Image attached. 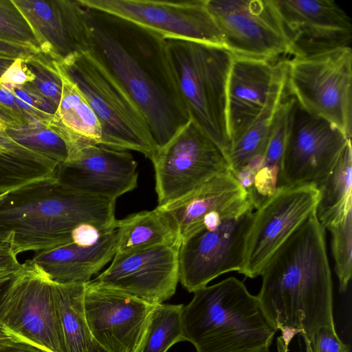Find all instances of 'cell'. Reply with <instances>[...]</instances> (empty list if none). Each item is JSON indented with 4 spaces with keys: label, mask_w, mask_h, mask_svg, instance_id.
Listing matches in <instances>:
<instances>
[{
    "label": "cell",
    "mask_w": 352,
    "mask_h": 352,
    "mask_svg": "<svg viewBox=\"0 0 352 352\" xmlns=\"http://www.w3.org/2000/svg\"><path fill=\"white\" fill-rule=\"evenodd\" d=\"M83 6L113 14L164 38L223 46V37L207 0H79Z\"/></svg>",
    "instance_id": "obj_14"
},
{
    "label": "cell",
    "mask_w": 352,
    "mask_h": 352,
    "mask_svg": "<svg viewBox=\"0 0 352 352\" xmlns=\"http://www.w3.org/2000/svg\"><path fill=\"white\" fill-rule=\"evenodd\" d=\"M40 49L61 62L87 46L84 6L78 1H12Z\"/></svg>",
    "instance_id": "obj_20"
},
{
    "label": "cell",
    "mask_w": 352,
    "mask_h": 352,
    "mask_svg": "<svg viewBox=\"0 0 352 352\" xmlns=\"http://www.w3.org/2000/svg\"><path fill=\"white\" fill-rule=\"evenodd\" d=\"M115 200L78 192L57 180L2 197L0 232L10 234L17 256L46 252L73 243L72 232L81 225L115 229Z\"/></svg>",
    "instance_id": "obj_3"
},
{
    "label": "cell",
    "mask_w": 352,
    "mask_h": 352,
    "mask_svg": "<svg viewBox=\"0 0 352 352\" xmlns=\"http://www.w3.org/2000/svg\"><path fill=\"white\" fill-rule=\"evenodd\" d=\"M83 6L84 52L126 92L146 120L157 148L162 146L190 119L173 74L165 38Z\"/></svg>",
    "instance_id": "obj_1"
},
{
    "label": "cell",
    "mask_w": 352,
    "mask_h": 352,
    "mask_svg": "<svg viewBox=\"0 0 352 352\" xmlns=\"http://www.w3.org/2000/svg\"><path fill=\"white\" fill-rule=\"evenodd\" d=\"M11 337L8 331L0 324V340Z\"/></svg>",
    "instance_id": "obj_46"
},
{
    "label": "cell",
    "mask_w": 352,
    "mask_h": 352,
    "mask_svg": "<svg viewBox=\"0 0 352 352\" xmlns=\"http://www.w3.org/2000/svg\"><path fill=\"white\" fill-rule=\"evenodd\" d=\"M117 230L103 234L88 245L68 244L34 254L31 260L58 284H85L114 256Z\"/></svg>",
    "instance_id": "obj_21"
},
{
    "label": "cell",
    "mask_w": 352,
    "mask_h": 352,
    "mask_svg": "<svg viewBox=\"0 0 352 352\" xmlns=\"http://www.w3.org/2000/svg\"><path fill=\"white\" fill-rule=\"evenodd\" d=\"M320 199L314 184L281 186L255 211L240 274L261 276L275 252L314 212Z\"/></svg>",
    "instance_id": "obj_12"
},
{
    "label": "cell",
    "mask_w": 352,
    "mask_h": 352,
    "mask_svg": "<svg viewBox=\"0 0 352 352\" xmlns=\"http://www.w3.org/2000/svg\"><path fill=\"white\" fill-rule=\"evenodd\" d=\"M85 284L54 282L56 304L67 352L91 351L93 338L84 307Z\"/></svg>",
    "instance_id": "obj_26"
},
{
    "label": "cell",
    "mask_w": 352,
    "mask_h": 352,
    "mask_svg": "<svg viewBox=\"0 0 352 352\" xmlns=\"http://www.w3.org/2000/svg\"><path fill=\"white\" fill-rule=\"evenodd\" d=\"M21 265L15 267L0 268V302L11 280Z\"/></svg>",
    "instance_id": "obj_39"
},
{
    "label": "cell",
    "mask_w": 352,
    "mask_h": 352,
    "mask_svg": "<svg viewBox=\"0 0 352 352\" xmlns=\"http://www.w3.org/2000/svg\"><path fill=\"white\" fill-rule=\"evenodd\" d=\"M0 324L12 337L49 352H67L54 282L31 259L21 263L3 296Z\"/></svg>",
    "instance_id": "obj_8"
},
{
    "label": "cell",
    "mask_w": 352,
    "mask_h": 352,
    "mask_svg": "<svg viewBox=\"0 0 352 352\" xmlns=\"http://www.w3.org/2000/svg\"><path fill=\"white\" fill-rule=\"evenodd\" d=\"M232 174L246 192L253 188L256 175L253 171L246 167H243Z\"/></svg>",
    "instance_id": "obj_37"
},
{
    "label": "cell",
    "mask_w": 352,
    "mask_h": 352,
    "mask_svg": "<svg viewBox=\"0 0 352 352\" xmlns=\"http://www.w3.org/2000/svg\"><path fill=\"white\" fill-rule=\"evenodd\" d=\"M41 50L38 47L12 42L0 38V54L16 58L27 60L37 54Z\"/></svg>",
    "instance_id": "obj_35"
},
{
    "label": "cell",
    "mask_w": 352,
    "mask_h": 352,
    "mask_svg": "<svg viewBox=\"0 0 352 352\" xmlns=\"http://www.w3.org/2000/svg\"><path fill=\"white\" fill-rule=\"evenodd\" d=\"M54 64L62 83L54 121L69 132L102 146V129L95 113L59 63L55 61Z\"/></svg>",
    "instance_id": "obj_27"
},
{
    "label": "cell",
    "mask_w": 352,
    "mask_h": 352,
    "mask_svg": "<svg viewBox=\"0 0 352 352\" xmlns=\"http://www.w3.org/2000/svg\"><path fill=\"white\" fill-rule=\"evenodd\" d=\"M254 210L228 218L214 228H199L182 239L179 282L188 292H194L225 273L241 272Z\"/></svg>",
    "instance_id": "obj_10"
},
{
    "label": "cell",
    "mask_w": 352,
    "mask_h": 352,
    "mask_svg": "<svg viewBox=\"0 0 352 352\" xmlns=\"http://www.w3.org/2000/svg\"><path fill=\"white\" fill-rule=\"evenodd\" d=\"M6 244H11V235L7 232H0V247Z\"/></svg>",
    "instance_id": "obj_43"
},
{
    "label": "cell",
    "mask_w": 352,
    "mask_h": 352,
    "mask_svg": "<svg viewBox=\"0 0 352 352\" xmlns=\"http://www.w3.org/2000/svg\"><path fill=\"white\" fill-rule=\"evenodd\" d=\"M0 352H49L20 339L10 337L0 340Z\"/></svg>",
    "instance_id": "obj_36"
},
{
    "label": "cell",
    "mask_w": 352,
    "mask_h": 352,
    "mask_svg": "<svg viewBox=\"0 0 352 352\" xmlns=\"http://www.w3.org/2000/svg\"><path fill=\"white\" fill-rule=\"evenodd\" d=\"M58 63L95 113L102 146L135 151L151 160L157 146L143 115L121 87L85 52Z\"/></svg>",
    "instance_id": "obj_6"
},
{
    "label": "cell",
    "mask_w": 352,
    "mask_h": 352,
    "mask_svg": "<svg viewBox=\"0 0 352 352\" xmlns=\"http://www.w3.org/2000/svg\"><path fill=\"white\" fill-rule=\"evenodd\" d=\"M11 131L8 135L15 142L47 156L59 166L67 160V143L55 126L47 129H11Z\"/></svg>",
    "instance_id": "obj_29"
},
{
    "label": "cell",
    "mask_w": 352,
    "mask_h": 352,
    "mask_svg": "<svg viewBox=\"0 0 352 352\" xmlns=\"http://www.w3.org/2000/svg\"><path fill=\"white\" fill-rule=\"evenodd\" d=\"M305 343V352H312L310 342L305 336H302ZM276 346L278 352H289L288 346L285 344L284 340L281 336H279L276 339Z\"/></svg>",
    "instance_id": "obj_41"
},
{
    "label": "cell",
    "mask_w": 352,
    "mask_h": 352,
    "mask_svg": "<svg viewBox=\"0 0 352 352\" xmlns=\"http://www.w3.org/2000/svg\"><path fill=\"white\" fill-rule=\"evenodd\" d=\"M261 276L256 296L286 345L297 333L311 342L320 327L335 325L325 229L316 212L275 252Z\"/></svg>",
    "instance_id": "obj_2"
},
{
    "label": "cell",
    "mask_w": 352,
    "mask_h": 352,
    "mask_svg": "<svg viewBox=\"0 0 352 352\" xmlns=\"http://www.w3.org/2000/svg\"><path fill=\"white\" fill-rule=\"evenodd\" d=\"M84 307L93 339L107 351L142 352L155 305L90 280Z\"/></svg>",
    "instance_id": "obj_16"
},
{
    "label": "cell",
    "mask_w": 352,
    "mask_h": 352,
    "mask_svg": "<svg viewBox=\"0 0 352 352\" xmlns=\"http://www.w3.org/2000/svg\"><path fill=\"white\" fill-rule=\"evenodd\" d=\"M151 160L158 206L177 201L214 176L230 170L223 151L191 118L157 148Z\"/></svg>",
    "instance_id": "obj_9"
},
{
    "label": "cell",
    "mask_w": 352,
    "mask_h": 352,
    "mask_svg": "<svg viewBox=\"0 0 352 352\" xmlns=\"http://www.w3.org/2000/svg\"><path fill=\"white\" fill-rule=\"evenodd\" d=\"M180 96L190 118L223 151L230 146L227 85L234 54L223 46L165 38Z\"/></svg>",
    "instance_id": "obj_5"
},
{
    "label": "cell",
    "mask_w": 352,
    "mask_h": 352,
    "mask_svg": "<svg viewBox=\"0 0 352 352\" xmlns=\"http://www.w3.org/2000/svg\"><path fill=\"white\" fill-rule=\"evenodd\" d=\"M265 166V161L264 156L257 155L252 158L244 167H246L254 173H256Z\"/></svg>",
    "instance_id": "obj_40"
},
{
    "label": "cell",
    "mask_w": 352,
    "mask_h": 352,
    "mask_svg": "<svg viewBox=\"0 0 352 352\" xmlns=\"http://www.w3.org/2000/svg\"><path fill=\"white\" fill-rule=\"evenodd\" d=\"M286 79L287 65L258 117L241 136L230 144L226 156L231 173L244 167L254 157L264 155L274 117L287 96Z\"/></svg>",
    "instance_id": "obj_25"
},
{
    "label": "cell",
    "mask_w": 352,
    "mask_h": 352,
    "mask_svg": "<svg viewBox=\"0 0 352 352\" xmlns=\"http://www.w3.org/2000/svg\"><path fill=\"white\" fill-rule=\"evenodd\" d=\"M349 140L330 122L308 113L295 100L278 188L305 184L318 187Z\"/></svg>",
    "instance_id": "obj_13"
},
{
    "label": "cell",
    "mask_w": 352,
    "mask_h": 352,
    "mask_svg": "<svg viewBox=\"0 0 352 352\" xmlns=\"http://www.w3.org/2000/svg\"><path fill=\"white\" fill-rule=\"evenodd\" d=\"M16 59V58L0 54V77Z\"/></svg>",
    "instance_id": "obj_42"
},
{
    "label": "cell",
    "mask_w": 352,
    "mask_h": 352,
    "mask_svg": "<svg viewBox=\"0 0 352 352\" xmlns=\"http://www.w3.org/2000/svg\"><path fill=\"white\" fill-rule=\"evenodd\" d=\"M290 43L292 58L351 47V20L329 0H272Z\"/></svg>",
    "instance_id": "obj_18"
},
{
    "label": "cell",
    "mask_w": 352,
    "mask_h": 352,
    "mask_svg": "<svg viewBox=\"0 0 352 352\" xmlns=\"http://www.w3.org/2000/svg\"><path fill=\"white\" fill-rule=\"evenodd\" d=\"M34 79L39 92L57 107L61 97L62 83L54 63L53 69L47 74V77L36 75Z\"/></svg>",
    "instance_id": "obj_33"
},
{
    "label": "cell",
    "mask_w": 352,
    "mask_h": 352,
    "mask_svg": "<svg viewBox=\"0 0 352 352\" xmlns=\"http://www.w3.org/2000/svg\"><path fill=\"white\" fill-rule=\"evenodd\" d=\"M21 265L17 256L13 252L10 245L6 244L0 247V268L15 267Z\"/></svg>",
    "instance_id": "obj_38"
},
{
    "label": "cell",
    "mask_w": 352,
    "mask_h": 352,
    "mask_svg": "<svg viewBox=\"0 0 352 352\" xmlns=\"http://www.w3.org/2000/svg\"><path fill=\"white\" fill-rule=\"evenodd\" d=\"M116 255L128 254L162 245H181L177 223L164 208L132 214L117 220Z\"/></svg>",
    "instance_id": "obj_23"
},
{
    "label": "cell",
    "mask_w": 352,
    "mask_h": 352,
    "mask_svg": "<svg viewBox=\"0 0 352 352\" xmlns=\"http://www.w3.org/2000/svg\"><path fill=\"white\" fill-rule=\"evenodd\" d=\"M312 352H349V346L339 338L335 325L323 326L310 342Z\"/></svg>",
    "instance_id": "obj_32"
},
{
    "label": "cell",
    "mask_w": 352,
    "mask_h": 352,
    "mask_svg": "<svg viewBox=\"0 0 352 352\" xmlns=\"http://www.w3.org/2000/svg\"><path fill=\"white\" fill-rule=\"evenodd\" d=\"M22 58H16L0 77L1 85H21L34 79V75L23 67Z\"/></svg>",
    "instance_id": "obj_34"
},
{
    "label": "cell",
    "mask_w": 352,
    "mask_h": 352,
    "mask_svg": "<svg viewBox=\"0 0 352 352\" xmlns=\"http://www.w3.org/2000/svg\"><path fill=\"white\" fill-rule=\"evenodd\" d=\"M5 196H6V195H0V199H1L2 197H5Z\"/></svg>",
    "instance_id": "obj_47"
},
{
    "label": "cell",
    "mask_w": 352,
    "mask_h": 352,
    "mask_svg": "<svg viewBox=\"0 0 352 352\" xmlns=\"http://www.w3.org/2000/svg\"><path fill=\"white\" fill-rule=\"evenodd\" d=\"M285 69L286 59L272 62L234 55L227 85L230 144L258 117Z\"/></svg>",
    "instance_id": "obj_19"
},
{
    "label": "cell",
    "mask_w": 352,
    "mask_h": 352,
    "mask_svg": "<svg viewBox=\"0 0 352 352\" xmlns=\"http://www.w3.org/2000/svg\"><path fill=\"white\" fill-rule=\"evenodd\" d=\"M286 91L308 113L352 132V50L340 47L286 60Z\"/></svg>",
    "instance_id": "obj_7"
},
{
    "label": "cell",
    "mask_w": 352,
    "mask_h": 352,
    "mask_svg": "<svg viewBox=\"0 0 352 352\" xmlns=\"http://www.w3.org/2000/svg\"><path fill=\"white\" fill-rule=\"evenodd\" d=\"M236 352H270V347L263 346V347L252 349L241 350V351H236Z\"/></svg>",
    "instance_id": "obj_45"
},
{
    "label": "cell",
    "mask_w": 352,
    "mask_h": 352,
    "mask_svg": "<svg viewBox=\"0 0 352 352\" xmlns=\"http://www.w3.org/2000/svg\"><path fill=\"white\" fill-rule=\"evenodd\" d=\"M67 160L59 166L58 181L78 192L116 200L137 186V162L126 151L93 143L68 132Z\"/></svg>",
    "instance_id": "obj_15"
},
{
    "label": "cell",
    "mask_w": 352,
    "mask_h": 352,
    "mask_svg": "<svg viewBox=\"0 0 352 352\" xmlns=\"http://www.w3.org/2000/svg\"><path fill=\"white\" fill-rule=\"evenodd\" d=\"M193 293L183 307L182 324L184 340L197 352L270 346L277 330L242 281L232 276Z\"/></svg>",
    "instance_id": "obj_4"
},
{
    "label": "cell",
    "mask_w": 352,
    "mask_h": 352,
    "mask_svg": "<svg viewBox=\"0 0 352 352\" xmlns=\"http://www.w3.org/2000/svg\"><path fill=\"white\" fill-rule=\"evenodd\" d=\"M183 307L182 304L155 305L142 352H166L175 344L185 341L182 324Z\"/></svg>",
    "instance_id": "obj_28"
},
{
    "label": "cell",
    "mask_w": 352,
    "mask_h": 352,
    "mask_svg": "<svg viewBox=\"0 0 352 352\" xmlns=\"http://www.w3.org/2000/svg\"><path fill=\"white\" fill-rule=\"evenodd\" d=\"M207 7L223 46L234 55L272 62L290 55L289 39L272 0H207Z\"/></svg>",
    "instance_id": "obj_11"
},
{
    "label": "cell",
    "mask_w": 352,
    "mask_h": 352,
    "mask_svg": "<svg viewBox=\"0 0 352 352\" xmlns=\"http://www.w3.org/2000/svg\"><path fill=\"white\" fill-rule=\"evenodd\" d=\"M339 292H345L352 274V210L339 223L328 229Z\"/></svg>",
    "instance_id": "obj_30"
},
{
    "label": "cell",
    "mask_w": 352,
    "mask_h": 352,
    "mask_svg": "<svg viewBox=\"0 0 352 352\" xmlns=\"http://www.w3.org/2000/svg\"><path fill=\"white\" fill-rule=\"evenodd\" d=\"M90 352H108L98 344L94 339Z\"/></svg>",
    "instance_id": "obj_44"
},
{
    "label": "cell",
    "mask_w": 352,
    "mask_h": 352,
    "mask_svg": "<svg viewBox=\"0 0 352 352\" xmlns=\"http://www.w3.org/2000/svg\"><path fill=\"white\" fill-rule=\"evenodd\" d=\"M247 197V192L230 170L214 176L182 199L161 207L175 219L182 239L208 213L223 210Z\"/></svg>",
    "instance_id": "obj_22"
},
{
    "label": "cell",
    "mask_w": 352,
    "mask_h": 352,
    "mask_svg": "<svg viewBox=\"0 0 352 352\" xmlns=\"http://www.w3.org/2000/svg\"><path fill=\"white\" fill-rule=\"evenodd\" d=\"M352 151L349 140L332 170L318 186L320 199L316 214L328 230L341 222L352 210Z\"/></svg>",
    "instance_id": "obj_24"
},
{
    "label": "cell",
    "mask_w": 352,
    "mask_h": 352,
    "mask_svg": "<svg viewBox=\"0 0 352 352\" xmlns=\"http://www.w3.org/2000/svg\"><path fill=\"white\" fill-rule=\"evenodd\" d=\"M180 245H162L114 255L109 267L92 281L151 305L163 303L179 281Z\"/></svg>",
    "instance_id": "obj_17"
},
{
    "label": "cell",
    "mask_w": 352,
    "mask_h": 352,
    "mask_svg": "<svg viewBox=\"0 0 352 352\" xmlns=\"http://www.w3.org/2000/svg\"><path fill=\"white\" fill-rule=\"evenodd\" d=\"M0 38L38 47L30 26L12 1H0Z\"/></svg>",
    "instance_id": "obj_31"
}]
</instances>
